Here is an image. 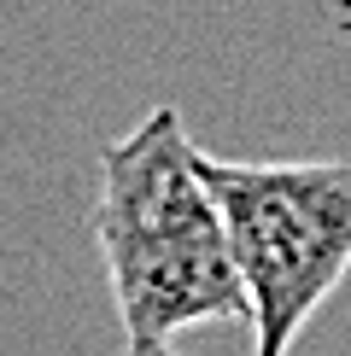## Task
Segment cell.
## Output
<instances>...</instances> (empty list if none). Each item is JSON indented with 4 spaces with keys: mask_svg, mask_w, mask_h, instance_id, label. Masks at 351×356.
Here are the masks:
<instances>
[{
    "mask_svg": "<svg viewBox=\"0 0 351 356\" xmlns=\"http://www.w3.org/2000/svg\"><path fill=\"white\" fill-rule=\"evenodd\" d=\"M176 106H153L100 152L94 245L129 345H170L199 321H246L223 211Z\"/></svg>",
    "mask_w": 351,
    "mask_h": 356,
    "instance_id": "6da1fadb",
    "label": "cell"
},
{
    "mask_svg": "<svg viewBox=\"0 0 351 356\" xmlns=\"http://www.w3.org/2000/svg\"><path fill=\"white\" fill-rule=\"evenodd\" d=\"M117 356H182V350H170V345H123Z\"/></svg>",
    "mask_w": 351,
    "mask_h": 356,
    "instance_id": "3957f363",
    "label": "cell"
},
{
    "mask_svg": "<svg viewBox=\"0 0 351 356\" xmlns=\"http://www.w3.org/2000/svg\"><path fill=\"white\" fill-rule=\"evenodd\" d=\"M194 158L223 211L252 356H292L351 275V158Z\"/></svg>",
    "mask_w": 351,
    "mask_h": 356,
    "instance_id": "7a4b0ae2",
    "label": "cell"
}]
</instances>
